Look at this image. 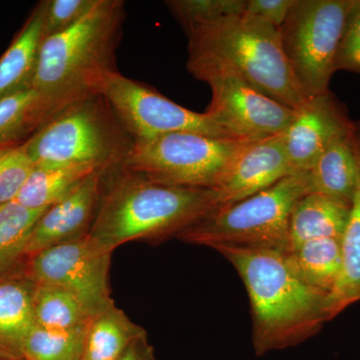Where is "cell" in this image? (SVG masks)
Returning <instances> with one entry per match:
<instances>
[{"mask_svg": "<svg viewBox=\"0 0 360 360\" xmlns=\"http://www.w3.org/2000/svg\"><path fill=\"white\" fill-rule=\"evenodd\" d=\"M245 283L252 315V345L262 356L295 347L329 321L328 295L303 281L286 251L219 245Z\"/></svg>", "mask_w": 360, "mask_h": 360, "instance_id": "cell-1", "label": "cell"}, {"mask_svg": "<svg viewBox=\"0 0 360 360\" xmlns=\"http://www.w3.org/2000/svg\"><path fill=\"white\" fill-rule=\"evenodd\" d=\"M104 177L89 236L110 252L129 241L176 238L219 207L212 189L168 186L123 169Z\"/></svg>", "mask_w": 360, "mask_h": 360, "instance_id": "cell-2", "label": "cell"}, {"mask_svg": "<svg viewBox=\"0 0 360 360\" xmlns=\"http://www.w3.org/2000/svg\"><path fill=\"white\" fill-rule=\"evenodd\" d=\"M124 18V2L97 0L75 25L45 37L32 89L51 101L58 111L96 96L104 77L117 70L115 52Z\"/></svg>", "mask_w": 360, "mask_h": 360, "instance_id": "cell-3", "label": "cell"}, {"mask_svg": "<svg viewBox=\"0 0 360 360\" xmlns=\"http://www.w3.org/2000/svg\"><path fill=\"white\" fill-rule=\"evenodd\" d=\"M188 56L226 63L255 89L297 110L309 98L284 53L278 28L246 13L200 23L186 30Z\"/></svg>", "mask_w": 360, "mask_h": 360, "instance_id": "cell-4", "label": "cell"}, {"mask_svg": "<svg viewBox=\"0 0 360 360\" xmlns=\"http://www.w3.org/2000/svg\"><path fill=\"white\" fill-rule=\"evenodd\" d=\"M134 139L103 96L65 106L25 142L35 167L87 165L108 176L120 172Z\"/></svg>", "mask_w": 360, "mask_h": 360, "instance_id": "cell-5", "label": "cell"}, {"mask_svg": "<svg viewBox=\"0 0 360 360\" xmlns=\"http://www.w3.org/2000/svg\"><path fill=\"white\" fill-rule=\"evenodd\" d=\"M309 193V172L288 175L250 198L215 208L176 238L212 248L231 245L288 252L291 210L298 198Z\"/></svg>", "mask_w": 360, "mask_h": 360, "instance_id": "cell-6", "label": "cell"}, {"mask_svg": "<svg viewBox=\"0 0 360 360\" xmlns=\"http://www.w3.org/2000/svg\"><path fill=\"white\" fill-rule=\"evenodd\" d=\"M250 141L191 131L139 139L122 169L168 186L214 189Z\"/></svg>", "mask_w": 360, "mask_h": 360, "instance_id": "cell-7", "label": "cell"}, {"mask_svg": "<svg viewBox=\"0 0 360 360\" xmlns=\"http://www.w3.org/2000/svg\"><path fill=\"white\" fill-rule=\"evenodd\" d=\"M352 0H295L279 28L284 53L307 96L329 91Z\"/></svg>", "mask_w": 360, "mask_h": 360, "instance_id": "cell-8", "label": "cell"}, {"mask_svg": "<svg viewBox=\"0 0 360 360\" xmlns=\"http://www.w3.org/2000/svg\"><path fill=\"white\" fill-rule=\"evenodd\" d=\"M186 66L194 77L212 90L206 115L233 139L281 134L293 120L295 110L265 96L226 63L188 56Z\"/></svg>", "mask_w": 360, "mask_h": 360, "instance_id": "cell-9", "label": "cell"}, {"mask_svg": "<svg viewBox=\"0 0 360 360\" xmlns=\"http://www.w3.org/2000/svg\"><path fill=\"white\" fill-rule=\"evenodd\" d=\"M97 94L108 101L134 141L179 131L233 139L205 112L187 110L118 70L104 77Z\"/></svg>", "mask_w": 360, "mask_h": 360, "instance_id": "cell-10", "label": "cell"}, {"mask_svg": "<svg viewBox=\"0 0 360 360\" xmlns=\"http://www.w3.org/2000/svg\"><path fill=\"white\" fill-rule=\"evenodd\" d=\"M111 255L86 236L26 258L25 270L35 283L75 296L92 319L115 303L108 285Z\"/></svg>", "mask_w": 360, "mask_h": 360, "instance_id": "cell-11", "label": "cell"}, {"mask_svg": "<svg viewBox=\"0 0 360 360\" xmlns=\"http://www.w3.org/2000/svg\"><path fill=\"white\" fill-rule=\"evenodd\" d=\"M359 127L345 106L330 90L311 96L295 110L283 132L284 146L292 174L309 172L323 151L340 137Z\"/></svg>", "mask_w": 360, "mask_h": 360, "instance_id": "cell-12", "label": "cell"}, {"mask_svg": "<svg viewBox=\"0 0 360 360\" xmlns=\"http://www.w3.org/2000/svg\"><path fill=\"white\" fill-rule=\"evenodd\" d=\"M290 174L283 134L270 135L248 142L212 191L220 207L250 198Z\"/></svg>", "mask_w": 360, "mask_h": 360, "instance_id": "cell-13", "label": "cell"}, {"mask_svg": "<svg viewBox=\"0 0 360 360\" xmlns=\"http://www.w3.org/2000/svg\"><path fill=\"white\" fill-rule=\"evenodd\" d=\"M103 174H94L75 191L47 208L33 229L26 258L39 251L89 236L101 191Z\"/></svg>", "mask_w": 360, "mask_h": 360, "instance_id": "cell-14", "label": "cell"}, {"mask_svg": "<svg viewBox=\"0 0 360 360\" xmlns=\"http://www.w3.org/2000/svg\"><path fill=\"white\" fill-rule=\"evenodd\" d=\"M34 288V281L26 274L25 262L0 276V356L4 359L23 360V343L35 326Z\"/></svg>", "mask_w": 360, "mask_h": 360, "instance_id": "cell-15", "label": "cell"}, {"mask_svg": "<svg viewBox=\"0 0 360 360\" xmlns=\"http://www.w3.org/2000/svg\"><path fill=\"white\" fill-rule=\"evenodd\" d=\"M47 1H40L0 58V101L32 89L44 39Z\"/></svg>", "mask_w": 360, "mask_h": 360, "instance_id": "cell-16", "label": "cell"}, {"mask_svg": "<svg viewBox=\"0 0 360 360\" xmlns=\"http://www.w3.org/2000/svg\"><path fill=\"white\" fill-rule=\"evenodd\" d=\"M360 125L331 143L309 172L312 193L352 205L359 176Z\"/></svg>", "mask_w": 360, "mask_h": 360, "instance_id": "cell-17", "label": "cell"}, {"mask_svg": "<svg viewBox=\"0 0 360 360\" xmlns=\"http://www.w3.org/2000/svg\"><path fill=\"white\" fill-rule=\"evenodd\" d=\"M352 205L319 193L298 198L290 217V251L307 241L342 238Z\"/></svg>", "mask_w": 360, "mask_h": 360, "instance_id": "cell-18", "label": "cell"}, {"mask_svg": "<svg viewBox=\"0 0 360 360\" xmlns=\"http://www.w3.org/2000/svg\"><path fill=\"white\" fill-rule=\"evenodd\" d=\"M341 257L340 277L328 295L329 321L350 305L360 302V158L354 200L347 227L341 238Z\"/></svg>", "mask_w": 360, "mask_h": 360, "instance_id": "cell-19", "label": "cell"}, {"mask_svg": "<svg viewBox=\"0 0 360 360\" xmlns=\"http://www.w3.org/2000/svg\"><path fill=\"white\" fill-rule=\"evenodd\" d=\"M56 112L51 101L32 89L0 101V149L28 141Z\"/></svg>", "mask_w": 360, "mask_h": 360, "instance_id": "cell-20", "label": "cell"}, {"mask_svg": "<svg viewBox=\"0 0 360 360\" xmlns=\"http://www.w3.org/2000/svg\"><path fill=\"white\" fill-rule=\"evenodd\" d=\"M98 172L103 174L87 165L35 167L15 201L32 210H47Z\"/></svg>", "mask_w": 360, "mask_h": 360, "instance_id": "cell-21", "label": "cell"}, {"mask_svg": "<svg viewBox=\"0 0 360 360\" xmlns=\"http://www.w3.org/2000/svg\"><path fill=\"white\" fill-rule=\"evenodd\" d=\"M146 331L113 303L90 319L82 360H117Z\"/></svg>", "mask_w": 360, "mask_h": 360, "instance_id": "cell-22", "label": "cell"}, {"mask_svg": "<svg viewBox=\"0 0 360 360\" xmlns=\"http://www.w3.org/2000/svg\"><path fill=\"white\" fill-rule=\"evenodd\" d=\"M288 255L305 283L326 295L331 292L340 274L341 239H314Z\"/></svg>", "mask_w": 360, "mask_h": 360, "instance_id": "cell-23", "label": "cell"}, {"mask_svg": "<svg viewBox=\"0 0 360 360\" xmlns=\"http://www.w3.org/2000/svg\"><path fill=\"white\" fill-rule=\"evenodd\" d=\"M45 210L15 200L0 205V276L23 264L33 229Z\"/></svg>", "mask_w": 360, "mask_h": 360, "instance_id": "cell-24", "label": "cell"}, {"mask_svg": "<svg viewBox=\"0 0 360 360\" xmlns=\"http://www.w3.org/2000/svg\"><path fill=\"white\" fill-rule=\"evenodd\" d=\"M32 304L35 326L40 328H84L91 319L75 296L56 286L35 283Z\"/></svg>", "mask_w": 360, "mask_h": 360, "instance_id": "cell-25", "label": "cell"}, {"mask_svg": "<svg viewBox=\"0 0 360 360\" xmlns=\"http://www.w3.org/2000/svg\"><path fill=\"white\" fill-rule=\"evenodd\" d=\"M87 326L49 329L35 326L22 347L23 360H82Z\"/></svg>", "mask_w": 360, "mask_h": 360, "instance_id": "cell-26", "label": "cell"}, {"mask_svg": "<svg viewBox=\"0 0 360 360\" xmlns=\"http://www.w3.org/2000/svg\"><path fill=\"white\" fill-rule=\"evenodd\" d=\"M246 0H170L167 6L184 30L245 13Z\"/></svg>", "mask_w": 360, "mask_h": 360, "instance_id": "cell-27", "label": "cell"}, {"mask_svg": "<svg viewBox=\"0 0 360 360\" xmlns=\"http://www.w3.org/2000/svg\"><path fill=\"white\" fill-rule=\"evenodd\" d=\"M34 167L25 142L0 149V205L15 200Z\"/></svg>", "mask_w": 360, "mask_h": 360, "instance_id": "cell-28", "label": "cell"}, {"mask_svg": "<svg viewBox=\"0 0 360 360\" xmlns=\"http://www.w3.org/2000/svg\"><path fill=\"white\" fill-rule=\"evenodd\" d=\"M97 0H47L44 39L65 32L84 18Z\"/></svg>", "mask_w": 360, "mask_h": 360, "instance_id": "cell-29", "label": "cell"}, {"mask_svg": "<svg viewBox=\"0 0 360 360\" xmlns=\"http://www.w3.org/2000/svg\"><path fill=\"white\" fill-rule=\"evenodd\" d=\"M335 70L360 75V0H352L336 56Z\"/></svg>", "mask_w": 360, "mask_h": 360, "instance_id": "cell-30", "label": "cell"}, {"mask_svg": "<svg viewBox=\"0 0 360 360\" xmlns=\"http://www.w3.org/2000/svg\"><path fill=\"white\" fill-rule=\"evenodd\" d=\"M295 0H246L245 13L281 28Z\"/></svg>", "mask_w": 360, "mask_h": 360, "instance_id": "cell-31", "label": "cell"}, {"mask_svg": "<svg viewBox=\"0 0 360 360\" xmlns=\"http://www.w3.org/2000/svg\"><path fill=\"white\" fill-rule=\"evenodd\" d=\"M117 360H156L155 349L149 343L148 333H144L132 341Z\"/></svg>", "mask_w": 360, "mask_h": 360, "instance_id": "cell-32", "label": "cell"}, {"mask_svg": "<svg viewBox=\"0 0 360 360\" xmlns=\"http://www.w3.org/2000/svg\"><path fill=\"white\" fill-rule=\"evenodd\" d=\"M0 360H9V359H4V357L0 356Z\"/></svg>", "mask_w": 360, "mask_h": 360, "instance_id": "cell-33", "label": "cell"}]
</instances>
